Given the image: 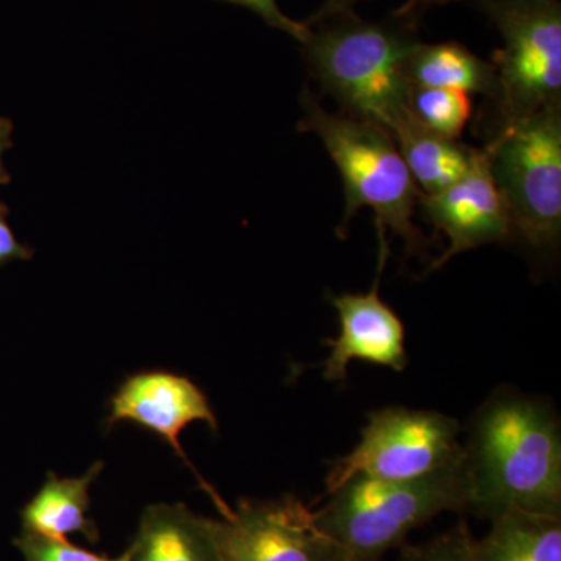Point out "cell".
Here are the masks:
<instances>
[{
	"label": "cell",
	"instance_id": "1",
	"mask_svg": "<svg viewBox=\"0 0 561 561\" xmlns=\"http://www.w3.org/2000/svg\"><path fill=\"white\" fill-rule=\"evenodd\" d=\"M468 515L522 511L561 516V434L546 402L502 390L476 413L463 446Z\"/></svg>",
	"mask_w": 561,
	"mask_h": 561
},
{
	"label": "cell",
	"instance_id": "2",
	"mask_svg": "<svg viewBox=\"0 0 561 561\" xmlns=\"http://www.w3.org/2000/svg\"><path fill=\"white\" fill-rule=\"evenodd\" d=\"M313 27L302 50L323 91L343 113L397 138L415 119L408 62L421 43L419 21L391 14L371 22L353 13Z\"/></svg>",
	"mask_w": 561,
	"mask_h": 561
},
{
	"label": "cell",
	"instance_id": "3",
	"mask_svg": "<svg viewBox=\"0 0 561 561\" xmlns=\"http://www.w3.org/2000/svg\"><path fill=\"white\" fill-rule=\"evenodd\" d=\"M327 496V504L313 512L317 526L350 561H381L440 513H468L470 483L461 454L427 478L389 482L354 476Z\"/></svg>",
	"mask_w": 561,
	"mask_h": 561
},
{
	"label": "cell",
	"instance_id": "4",
	"mask_svg": "<svg viewBox=\"0 0 561 561\" xmlns=\"http://www.w3.org/2000/svg\"><path fill=\"white\" fill-rule=\"evenodd\" d=\"M301 106L298 128L319 136L341 172L345 216L339 234H345L351 219L368 206L375 210L376 227L390 228L409 254L426 256V238L413 225L420 190L394 140L375 125L324 110L309 88L302 91Z\"/></svg>",
	"mask_w": 561,
	"mask_h": 561
},
{
	"label": "cell",
	"instance_id": "5",
	"mask_svg": "<svg viewBox=\"0 0 561 561\" xmlns=\"http://www.w3.org/2000/svg\"><path fill=\"white\" fill-rule=\"evenodd\" d=\"M500 31L494 51L497 125H508L561 106V5L559 0H476ZM494 131V133H496Z\"/></svg>",
	"mask_w": 561,
	"mask_h": 561
},
{
	"label": "cell",
	"instance_id": "6",
	"mask_svg": "<svg viewBox=\"0 0 561 561\" xmlns=\"http://www.w3.org/2000/svg\"><path fill=\"white\" fill-rule=\"evenodd\" d=\"M485 151L513 232L537 250L557 247L561 234V106L538 111L494 133Z\"/></svg>",
	"mask_w": 561,
	"mask_h": 561
},
{
	"label": "cell",
	"instance_id": "7",
	"mask_svg": "<svg viewBox=\"0 0 561 561\" xmlns=\"http://www.w3.org/2000/svg\"><path fill=\"white\" fill-rule=\"evenodd\" d=\"M460 424L434 411L386 408L368 413L359 445L335 461L327 494L354 476L408 482L427 478L460 459Z\"/></svg>",
	"mask_w": 561,
	"mask_h": 561
},
{
	"label": "cell",
	"instance_id": "8",
	"mask_svg": "<svg viewBox=\"0 0 561 561\" xmlns=\"http://www.w3.org/2000/svg\"><path fill=\"white\" fill-rule=\"evenodd\" d=\"M214 505L220 519L209 518V529L221 561H350L297 496Z\"/></svg>",
	"mask_w": 561,
	"mask_h": 561
},
{
	"label": "cell",
	"instance_id": "9",
	"mask_svg": "<svg viewBox=\"0 0 561 561\" xmlns=\"http://www.w3.org/2000/svg\"><path fill=\"white\" fill-rule=\"evenodd\" d=\"M419 205L427 220L448 236L449 245L431 271L443 267L463 251L508 241L513 234L511 214L485 149L476 150L470 169L456 183L437 194H421Z\"/></svg>",
	"mask_w": 561,
	"mask_h": 561
},
{
	"label": "cell",
	"instance_id": "10",
	"mask_svg": "<svg viewBox=\"0 0 561 561\" xmlns=\"http://www.w3.org/2000/svg\"><path fill=\"white\" fill-rule=\"evenodd\" d=\"M378 276L373 289L365 294H331L328 297L337 311L341 334L337 339L324 341V345L331 348L330 356L324 360L323 376L327 381H343L348 373V365L354 359L370 362L394 371H402L408 367L404 324L379 295V283L389 256V245L386 230L378 228Z\"/></svg>",
	"mask_w": 561,
	"mask_h": 561
},
{
	"label": "cell",
	"instance_id": "11",
	"mask_svg": "<svg viewBox=\"0 0 561 561\" xmlns=\"http://www.w3.org/2000/svg\"><path fill=\"white\" fill-rule=\"evenodd\" d=\"M110 405L106 426L130 421L160 435L195 472L210 500H219V493L192 467L180 443L181 432L194 421H205L213 431L219 426L208 398L191 379L169 371L136 373L121 383Z\"/></svg>",
	"mask_w": 561,
	"mask_h": 561
},
{
	"label": "cell",
	"instance_id": "12",
	"mask_svg": "<svg viewBox=\"0 0 561 561\" xmlns=\"http://www.w3.org/2000/svg\"><path fill=\"white\" fill-rule=\"evenodd\" d=\"M127 553L128 561H221L209 518L184 504L149 505Z\"/></svg>",
	"mask_w": 561,
	"mask_h": 561
},
{
	"label": "cell",
	"instance_id": "13",
	"mask_svg": "<svg viewBox=\"0 0 561 561\" xmlns=\"http://www.w3.org/2000/svg\"><path fill=\"white\" fill-rule=\"evenodd\" d=\"M103 467L98 461L81 478L60 479L49 472L38 493L21 511L22 531L51 540H68L69 535L80 534L98 545L101 531L90 518V489Z\"/></svg>",
	"mask_w": 561,
	"mask_h": 561
},
{
	"label": "cell",
	"instance_id": "14",
	"mask_svg": "<svg viewBox=\"0 0 561 561\" xmlns=\"http://www.w3.org/2000/svg\"><path fill=\"white\" fill-rule=\"evenodd\" d=\"M472 552L476 561H561V516L502 513Z\"/></svg>",
	"mask_w": 561,
	"mask_h": 561
},
{
	"label": "cell",
	"instance_id": "15",
	"mask_svg": "<svg viewBox=\"0 0 561 561\" xmlns=\"http://www.w3.org/2000/svg\"><path fill=\"white\" fill-rule=\"evenodd\" d=\"M412 88H440L467 94L496 98L497 77L493 62L482 60L463 44L420 43L408 62Z\"/></svg>",
	"mask_w": 561,
	"mask_h": 561
},
{
	"label": "cell",
	"instance_id": "16",
	"mask_svg": "<svg viewBox=\"0 0 561 561\" xmlns=\"http://www.w3.org/2000/svg\"><path fill=\"white\" fill-rule=\"evenodd\" d=\"M421 194H437L470 169L476 150L413 119L393 139Z\"/></svg>",
	"mask_w": 561,
	"mask_h": 561
},
{
	"label": "cell",
	"instance_id": "17",
	"mask_svg": "<svg viewBox=\"0 0 561 561\" xmlns=\"http://www.w3.org/2000/svg\"><path fill=\"white\" fill-rule=\"evenodd\" d=\"M411 111L431 131L457 140L471 119L472 101L463 91L412 88Z\"/></svg>",
	"mask_w": 561,
	"mask_h": 561
},
{
	"label": "cell",
	"instance_id": "18",
	"mask_svg": "<svg viewBox=\"0 0 561 561\" xmlns=\"http://www.w3.org/2000/svg\"><path fill=\"white\" fill-rule=\"evenodd\" d=\"M467 524L460 522L445 534L421 545H402L398 561H476Z\"/></svg>",
	"mask_w": 561,
	"mask_h": 561
},
{
	"label": "cell",
	"instance_id": "19",
	"mask_svg": "<svg viewBox=\"0 0 561 561\" xmlns=\"http://www.w3.org/2000/svg\"><path fill=\"white\" fill-rule=\"evenodd\" d=\"M13 545L25 561H128L127 551L116 559H111L108 556L72 545L69 540H51L38 535L24 534V531L20 537L14 538Z\"/></svg>",
	"mask_w": 561,
	"mask_h": 561
},
{
	"label": "cell",
	"instance_id": "20",
	"mask_svg": "<svg viewBox=\"0 0 561 561\" xmlns=\"http://www.w3.org/2000/svg\"><path fill=\"white\" fill-rule=\"evenodd\" d=\"M220 2L234 3V5H241L243 9L253 11L265 24L287 33L291 38L297 39L301 46L311 36L312 28L308 27L305 22H297L286 16L280 11L276 0H220Z\"/></svg>",
	"mask_w": 561,
	"mask_h": 561
},
{
	"label": "cell",
	"instance_id": "21",
	"mask_svg": "<svg viewBox=\"0 0 561 561\" xmlns=\"http://www.w3.org/2000/svg\"><path fill=\"white\" fill-rule=\"evenodd\" d=\"M5 205L0 203V265L9 264L13 261H27L33 256L31 247L24 245L18 241L13 230H11L9 221H7Z\"/></svg>",
	"mask_w": 561,
	"mask_h": 561
},
{
	"label": "cell",
	"instance_id": "22",
	"mask_svg": "<svg viewBox=\"0 0 561 561\" xmlns=\"http://www.w3.org/2000/svg\"><path fill=\"white\" fill-rule=\"evenodd\" d=\"M359 2L362 0H327L305 24L308 27H313V25L323 24V22L348 16V14L354 13V7Z\"/></svg>",
	"mask_w": 561,
	"mask_h": 561
},
{
	"label": "cell",
	"instance_id": "23",
	"mask_svg": "<svg viewBox=\"0 0 561 561\" xmlns=\"http://www.w3.org/2000/svg\"><path fill=\"white\" fill-rule=\"evenodd\" d=\"M460 2V0H408L404 5L393 11L394 16H408L420 21L421 14L435 5H446V3Z\"/></svg>",
	"mask_w": 561,
	"mask_h": 561
},
{
	"label": "cell",
	"instance_id": "24",
	"mask_svg": "<svg viewBox=\"0 0 561 561\" xmlns=\"http://www.w3.org/2000/svg\"><path fill=\"white\" fill-rule=\"evenodd\" d=\"M11 136H13V124L5 117H0V186L9 184L11 180L9 171L3 165V153L13 146Z\"/></svg>",
	"mask_w": 561,
	"mask_h": 561
}]
</instances>
